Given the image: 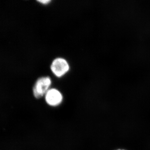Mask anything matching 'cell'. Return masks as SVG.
Wrapping results in <instances>:
<instances>
[{
    "instance_id": "cell-5",
    "label": "cell",
    "mask_w": 150,
    "mask_h": 150,
    "mask_svg": "<svg viewBox=\"0 0 150 150\" xmlns=\"http://www.w3.org/2000/svg\"><path fill=\"white\" fill-rule=\"evenodd\" d=\"M125 150L118 149V150Z\"/></svg>"
},
{
    "instance_id": "cell-2",
    "label": "cell",
    "mask_w": 150,
    "mask_h": 150,
    "mask_svg": "<svg viewBox=\"0 0 150 150\" xmlns=\"http://www.w3.org/2000/svg\"><path fill=\"white\" fill-rule=\"evenodd\" d=\"M51 72L56 77L61 78L66 75L70 70V66L67 60L58 57L54 59L50 67Z\"/></svg>"
},
{
    "instance_id": "cell-4",
    "label": "cell",
    "mask_w": 150,
    "mask_h": 150,
    "mask_svg": "<svg viewBox=\"0 0 150 150\" xmlns=\"http://www.w3.org/2000/svg\"><path fill=\"white\" fill-rule=\"evenodd\" d=\"M51 1L50 0H44V1H38V2L43 5H47L51 3Z\"/></svg>"
},
{
    "instance_id": "cell-1",
    "label": "cell",
    "mask_w": 150,
    "mask_h": 150,
    "mask_svg": "<svg viewBox=\"0 0 150 150\" xmlns=\"http://www.w3.org/2000/svg\"><path fill=\"white\" fill-rule=\"evenodd\" d=\"M52 81L48 76L38 78L33 88V96L36 99H40L45 96L46 93L51 88Z\"/></svg>"
},
{
    "instance_id": "cell-3",
    "label": "cell",
    "mask_w": 150,
    "mask_h": 150,
    "mask_svg": "<svg viewBox=\"0 0 150 150\" xmlns=\"http://www.w3.org/2000/svg\"><path fill=\"white\" fill-rule=\"evenodd\" d=\"M44 97L47 104L52 107L59 106L64 100L62 92L56 88H50Z\"/></svg>"
}]
</instances>
